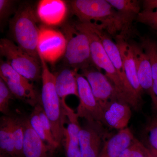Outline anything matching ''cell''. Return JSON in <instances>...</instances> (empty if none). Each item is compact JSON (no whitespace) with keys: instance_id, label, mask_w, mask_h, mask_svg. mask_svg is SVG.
I'll return each mask as SVG.
<instances>
[{"instance_id":"obj_14","label":"cell","mask_w":157,"mask_h":157,"mask_svg":"<svg viewBox=\"0 0 157 157\" xmlns=\"http://www.w3.org/2000/svg\"><path fill=\"white\" fill-rule=\"evenodd\" d=\"M67 12V5L61 0H42L37 6V16L46 25H56L61 23Z\"/></svg>"},{"instance_id":"obj_12","label":"cell","mask_w":157,"mask_h":157,"mask_svg":"<svg viewBox=\"0 0 157 157\" xmlns=\"http://www.w3.org/2000/svg\"><path fill=\"white\" fill-rule=\"evenodd\" d=\"M132 47L135 59L138 81L141 88L151 98L153 79L151 66L148 56L140 44L129 42Z\"/></svg>"},{"instance_id":"obj_7","label":"cell","mask_w":157,"mask_h":157,"mask_svg":"<svg viewBox=\"0 0 157 157\" xmlns=\"http://www.w3.org/2000/svg\"><path fill=\"white\" fill-rule=\"evenodd\" d=\"M80 74L87 79L103 111L110 103L119 101L115 87L111 82L95 66L80 70Z\"/></svg>"},{"instance_id":"obj_27","label":"cell","mask_w":157,"mask_h":157,"mask_svg":"<svg viewBox=\"0 0 157 157\" xmlns=\"http://www.w3.org/2000/svg\"><path fill=\"white\" fill-rule=\"evenodd\" d=\"M14 97L6 82L0 78V111L4 115H10L9 103Z\"/></svg>"},{"instance_id":"obj_15","label":"cell","mask_w":157,"mask_h":157,"mask_svg":"<svg viewBox=\"0 0 157 157\" xmlns=\"http://www.w3.org/2000/svg\"><path fill=\"white\" fill-rule=\"evenodd\" d=\"M114 39L120 52L128 80L135 91L140 97H141L144 92L141 88L138 81L131 45L128 40H126L120 36H116Z\"/></svg>"},{"instance_id":"obj_9","label":"cell","mask_w":157,"mask_h":157,"mask_svg":"<svg viewBox=\"0 0 157 157\" xmlns=\"http://www.w3.org/2000/svg\"><path fill=\"white\" fill-rule=\"evenodd\" d=\"M67 45V39L61 32L43 27L40 28L37 49L39 56L45 62L55 63L64 55Z\"/></svg>"},{"instance_id":"obj_8","label":"cell","mask_w":157,"mask_h":157,"mask_svg":"<svg viewBox=\"0 0 157 157\" xmlns=\"http://www.w3.org/2000/svg\"><path fill=\"white\" fill-rule=\"evenodd\" d=\"M79 104L77 108L78 117L87 121H95L105 125L104 111L98 103L87 79L80 73L76 74Z\"/></svg>"},{"instance_id":"obj_18","label":"cell","mask_w":157,"mask_h":157,"mask_svg":"<svg viewBox=\"0 0 157 157\" xmlns=\"http://www.w3.org/2000/svg\"><path fill=\"white\" fill-rule=\"evenodd\" d=\"M140 45L149 59L152 73V94L151 97V118L157 120V41L149 37L140 38Z\"/></svg>"},{"instance_id":"obj_19","label":"cell","mask_w":157,"mask_h":157,"mask_svg":"<svg viewBox=\"0 0 157 157\" xmlns=\"http://www.w3.org/2000/svg\"><path fill=\"white\" fill-rule=\"evenodd\" d=\"M78 70L65 69L55 76L56 89L59 98L64 101L70 95L78 97L76 74Z\"/></svg>"},{"instance_id":"obj_13","label":"cell","mask_w":157,"mask_h":157,"mask_svg":"<svg viewBox=\"0 0 157 157\" xmlns=\"http://www.w3.org/2000/svg\"><path fill=\"white\" fill-rule=\"evenodd\" d=\"M132 107L120 101L110 103L104 110L105 125L115 130H123L128 128L132 116Z\"/></svg>"},{"instance_id":"obj_28","label":"cell","mask_w":157,"mask_h":157,"mask_svg":"<svg viewBox=\"0 0 157 157\" xmlns=\"http://www.w3.org/2000/svg\"><path fill=\"white\" fill-rule=\"evenodd\" d=\"M29 120L31 126L34 131L39 135L40 138L47 144V137L44 132L42 122L39 116L38 104L36 107H34L33 112L29 118Z\"/></svg>"},{"instance_id":"obj_20","label":"cell","mask_w":157,"mask_h":157,"mask_svg":"<svg viewBox=\"0 0 157 157\" xmlns=\"http://www.w3.org/2000/svg\"><path fill=\"white\" fill-rule=\"evenodd\" d=\"M14 117L4 115L0 120V154L16 157L14 142Z\"/></svg>"},{"instance_id":"obj_26","label":"cell","mask_w":157,"mask_h":157,"mask_svg":"<svg viewBox=\"0 0 157 157\" xmlns=\"http://www.w3.org/2000/svg\"><path fill=\"white\" fill-rule=\"evenodd\" d=\"M119 157H151L149 150L135 138L132 145L123 152Z\"/></svg>"},{"instance_id":"obj_6","label":"cell","mask_w":157,"mask_h":157,"mask_svg":"<svg viewBox=\"0 0 157 157\" xmlns=\"http://www.w3.org/2000/svg\"><path fill=\"white\" fill-rule=\"evenodd\" d=\"M64 56L65 61L74 70H81L95 66L87 35L76 27L71 29Z\"/></svg>"},{"instance_id":"obj_1","label":"cell","mask_w":157,"mask_h":157,"mask_svg":"<svg viewBox=\"0 0 157 157\" xmlns=\"http://www.w3.org/2000/svg\"><path fill=\"white\" fill-rule=\"evenodd\" d=\"M70 5L79 22L97 26L111 36L119 35L128 40L136 34L134 27L127 23L107 0H74Z\"/></svg>"},{"instance_id":"obj_17","label":"cell","mask_w":157,"mask_h":157,"mask_svg":"<svg viewBox=\"0 0 157 157\" xmlns=\"http://www.w3.org/2000/svg\"><path fill=\"white\" fill-rule=\"evenodd\" d=\"M23 151L25 157H49L50 149L31 126L29 118L24 119Z\"/></svg>"},{"instance_id":"obj_11","label":"cell","mask_w":157,"mask_h":157,"mask_svg":"<svg viewBox=\"0 0 157 157\" xmlns=\"http://www.w3.org/2000/svg\"><path fill=\"white\" fill-rule=\"evenodd\" d=\"M64 114L66 117L67 128H63L64 145L67 157H81L79 143V133L81 129L78 117L73 109L61 100Z\"/></svg>"},{"instance_id":"obj_31","label":"cell","mask_w":157,"mask_h":157,"mask_svg":"<svg viewBox=\"0 0 157 157\" xmlns=\"http://www.w3.org/2000/svg\"><path fill=\"white\" fill-rule=\"evenodd\" d=\"M13 2L8 0H0V19L2 22L9 16Z\"/></svg>"},{"instance_id":"obj_5","label":"cell","mask_w":157,"mask_h":157,"mask_svg":"<svg viewBox=\"0 0 157 157\" xmlns=\"http://www.w3.org/2000/svg\"><path fill=\"white\" fill-rule=\"evenodd\" d=\"M0 52L15 71L30 81H37L42 78L40 60L31 56L12 41L7 39H1Z\"/></svg>"},{"instance_id":"obj_25","label":"cell","mask_w":157,"mask_h":157,"mask_svg":"<svg viewBox=\"0 0 157 157\" xmlns=\"http://www.w3.org/2000/svg\"><path fill=\"white\" fill-rule=\"evenodd\" d=\"M38 107L39 117L41 120L44 132L47 137V145L50 148L51 153H53L59 145L57 143L54 137L50 121L43 110L40 103V101L38 103Z\"/></svg>"},{"instance_id":"obj_34","label":"cell","mask_w":157,"mask_h":157,"mask_svg":"<svg viewBox=\"0 0 157 157\" xmlns=\"http://www.w3.org/2000/svg\"><path fill=\"white\" fill-rule=\"evenodd\" d=\"M151 157H157V156H155L151 154Z\"/></svg>"},{"instance_id":"obj_4","label":"cell","mask_w":157,"mask_h":157,"mask_svg":"<svg viewBox=\"0 0 157 157\" xmlns=\"http://www.w3.org/2000/svg\"><path fill=\"white\" fill-rule=\"evenodd\" d=\"M9 27L16 45L31 56L40 60L37 46L40 28L37 25L32 6L27 3L20 6L10 20Z\"/></svg>"},{"instance_id":"obj_24","label":"cell","mask_w":157,"mask_h":157,"mask_svg":"<svg viewBox=\"0 0 157 157\" xmlns=\"http://www.w3.org/2000/svg\"><path fill=\"white\" fill-rule=\"evenodd\" d=\"M24 119L14 117V142L16 157H25L24 156Z\"/></svg>"},{"instance_id":"obj_23","label":"cell","mask_w":157,"mask_h":157,"mask_svg":"<svg viewBox=\"0 0 157 157\" xmlns=\"http://www.w3.org/2000/svg\"><path fill=\"white\" fill-rule=\"evenodd\" d=\"M0 76L4 80L21 85L30 90H35L33 83L13 69L7 62H2L0 66Z\"/></svg>"},{"instance_id":"obj_16","label":"cell","mask_w":157,"mask_h":157,"mask_svg":"<svg viewBox=\"0 0 157 157\" xmlns=\"http://www.w3.org/2000/svg\"><path fill=\"white\" fill-rule=\"evenodd\" d=\"M135 138L129 128L119 131L105 140L99 157H119L132 144Z\"/></svg>"},{"instance_id":"obj_3","label":"cell","mask_w":157,"mask_h":157,"mask_svg":"<svg viewBox=\"0 0 157 157\" xmlns=\"http://www.w3.org/2000/svg\"><path fill=\"white\" fill-rule=\"evenodd\" d=\"M42 67V90L40 103L50 121L54 137L60 145L63 139V128L66 123L61 100L55 86V76L50 72L46 62L39 56Z\"/></svg>"},{"instance_id":"obj_30","label":"cell","mask_w":157,"mask_h":157,"mask_svg":"<svg viewBox=\"0 0 157 157\" xmlns=\"http://www.w3.org/2000/svg\"><path fill=\"white\" fill-rule=\"evenodd\" d=\"M137 21L148 26L157 32V15L152 12L142 10L138 14Z\"/></svg>"},{"instance_id":"obj_29","label":"cell","mask_w":157,"mask_h":157,"mask_svg":"<svg viewBox=\"0 0 157 157\" xmlns=\"http://www.w3.org/2000/svg\"><path fill=\"white\" fill-rule=\"evenodd\" d=\"M147 127L148 147L151 153L157 154V120L152 119Z\"/></svg>"},{"instance_id":"obj_35","label":"cell","mask_w":157,"mask_h":157,"mask_svg":"<svg viewBox=\"0 0 157 157\" xmlns=\"http://www.w3.org/2000/svg\"><path fill=\"white\" fill-rule=\"evenodd\" d=\"M156 35H157V32H156Z\"/></svg>"},{"instance_id":"obj_33","label":"cell","mask_w":157,"mask_h":157,"mask_svg":"<svg viewBox=\"0 0 157 157\" xmlns=\"http://www.w3.org/2000/svg\"><path fill=\"white\" fill-rule=\"evenodd\" d=\"M0 157H12L6 155L0 154Z\"/></svg>"},{"instance_id":"obj_10","label":"cell","mask_w":157,"mask_h":157,"mask_svg":"<svg viewBox=\"0 0 157 157\" xmlns=\"http://www.w3.org/2000/svg\"><path fill=\"white\" fill-rule=\"evenodd\" d=\"M103 125L95 121H86L81 127L79 133L81 157H99L106 135Z\"/></svg>"},{"instance_id":"obj_2","label":"cell","mask_w":157,"mask_h":157,"mask_svg":"<svg viewBox=\"0 0 157 157\" xmlns=\"http://www.w3.org/2000/svg\"><path fill=\"white\" fill-rule=\"evenodd\" d=\"M75 27L87 35L93 63L99 70H104L105 75L115 87L119 101L128 104L136 111H140L142 98L137 93L127 88L123 83L98 36L87 23L78 22Z\"/></svg>"},{"instance_id":"obj_22","label":"cell","mask_w":157,"mask_h":157,"mask_svg":"<svg viewBox=\"0 0 157 157\" xmlns=\"http://www.w3.org/2000/svg\"><path fill=\"white\" fill-rule=\"evenodd\" d=\"M14 97L34 107L40 102L36 90L29 89L21 85L4 80Z\"/></svg>"},{"instance_id":"obj_32","label":"cell","mask_w":157,"mask_h":157,"mask_svg":"<svg viewBox=\"0 0 157 157\" xmlns=\"http://www.w3.org/2000/svg\"><path fill=\"white\" fill-rule=\"evenodd\" d=\"M144 11H148L157 15V0L142 1Z\"/></svg>"},{"instance_id":"obj_21","label":"cell","mask_w":157,"mask_h":157,"mask_svg":"<svg viewBox=\"0 0 157 157\" xmlns=\"http://www.w3.org/2000/svg\"><path fill=\"white\" fill-rule=\"evenodd\" d=\"M124 17L127 23L133 27V23L137 20L141 12V1L137 0H107Z\"/></svg>"}]
</instances>
